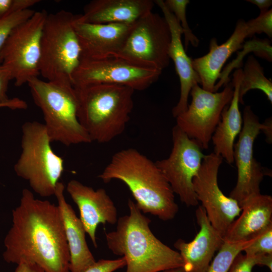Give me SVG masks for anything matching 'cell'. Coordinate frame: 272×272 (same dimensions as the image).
Masks as SVG:
<instances>
[{"mask_svg":"<svg viewBox=\"0 0 272 272\" xmlns=\"http://www.w3.org/2000/svg\"><path fill=\"white\" fill-rule=\"evenodd\" d=\"M8 263L28 261L45 272H70V253L57 206L36 198L28 189L12 211V225L4 239Z\"/></svg>","mask_w":272,"mask_h":272,"instance_id":"1","label":"cell"},{"mask_svg":"<svg viewBox=\"0 0 272 272\" xmlns=\"http://www.w3.org/2000/svg\"><path fill=\"white\" fill-rule=\"evenodd\" d=\"M98 177L105 183L123 182L143 214L167 221L178 211L174 193L156 163L135 149L116 152Z\"/></svg>","mask_w":272,"mask_h":272,"instance_id":"2","label":"cell"},{"mask_svg":"<svg viewBox=\"0 0 272 272\" xmlns=\"http://www.w3.org/2000/svg\"><path fill=\"white\" fill-rule=\"evenodd\" d=\"M129 214L118 219L115 231L105 233L109 249L124 258L125 272H161L183 266L178 251L159 240L150 227L151 220L129 199Z\"/></svg>","mask_w":272,"mask_h":272,"instance_id":"3","label":"cell"},{"mask_svg":"<svg viewBox=\"0 0 272 272\" xmlns=\"http://www.w3.org/2000/svg\"><path fill=\"white\" fill-rule=\"evenodd\" d=\"M75 88L78 119L92 142L107 143L124 132L133 107V89L111 84Z\"/></svg>","mask_w":272,"mask_h":272,"instance_id":"4","label":"cell"},{"mask_svg":"<svg viewBox=\"0 0 272 272\" xmlns=\"http://www.w3.org/2000/svg\"><path fill=\"white\" fill-rule=\"evenodd\" d=\"M35 104L41 109L51 142L66 146L92 142L78 117V99L73 85L40 80L27 83Z\"/></svg>","mask_w":272,"mask_h":272,"instance_id":"5","label":"cell"},{"mask_svg":"<svg viewBox=\"0 0 272 272\" xmlns=\"http://www.w3.org/2000/svg\"><path fill=\"white\" fill-rule=\"evenodd\" d=\"M74 18L75 15L63 10L47 14L41 36L39 63L40 75L47 81L73 85L72 76L81 59Z\"/></svg>","mask_w":272,"mask_h":272,"instance_id":"6","label":"cell"},{"mask_svg":"<svg viewBox=\"0 0 272 272\" xmlns=\"http://www.w3.org/2000/svg\"><path fill=\"white\" fill-rule=\"evenodd\" d=\"M51 143L44 123L28 121L22 125L21 153L14 170L42 197L54 195L64 170L63 159L54 153Z\"/></svg>","mask_w":272,"mask_h":272,"instance_id":"7","label":"cell"},{"mask_svg":"<svg viewBox=\"0 0 272 272\" xmlns=\"http://www.w3.org/2000/svg\"><path fill=\"white\" fill-rule=\"evenodd\" d=\"M47 14L35 11L13 29L0 50L3 65L17 87L40 75L41 39Z\"/></svg>","mask_w":272,"mask_h":272,"instance_id":"8","label":"cell"},{"mask_svg":"<svg viewBox=\"0 0 272 272\" xmlns=\"http://www.w3.org/2000/svg\"><path fill=\"white\" fill-rule=\"evenodd\" d=\"M162 71L117 54L96 59H81L72 76L74 88L97 84L126 86L143 91L157 81Z\"/></svg>","mask_w":272,"mask_h":272,"instance_id":"9","label":"cell"},{"mask_svg":"<svg viewBox=\"0 0 272 272\" xmlns=\"http://www.w3.org/2000/svg\"><path fill=\"white\" fill-rule=\"evenodd\" d=\"M172 134L173 146L169 157L155 163L181 201L187 207L196 206L198 201L192 182L205 155L198 144L177 125L173 127Z\"/></svg>","mask_w":272,"mask_h":272,"instance_id":"10","label":"cell"},{"mask_svg":"<svg viewBox=\"0 0 272 272\" xmlns=\"http://www.w3.org/2000/svg\"><path fill=\"white\" fill-rule=\"evenodd\" d=\"M170 42V30L165 19L152 11L133 23L117 54L162 71L169 64Z\"/></svg>","mask_w":272,"mask_h":272,"instance_id":"11","label":"cell"},{"mask_svg":"<svg viewBox=\"0 0 272 272\" xmlns=\"http://www.w3.org/2000/svg\"><path fill=\"white\" fill-rule=\"evenodd\" d=\"M233 92L232 82H228L220 92H210L198 85L194 86L190 92L191 103L176 117V125L202 149H208L222 112L230 103Z\"/></svg>","mask_w":272,"mask_h":272,"instance_id":"12","label":"cell"},{"mask_svg":"<svg viewBox=\"0 0 272 272\" xmlns=\"http://www.w3.org/2000/svg\"><path fill=\"white\" fill-rule=\"evenodd\" d=\"M250 106L243 111V126L234 146V160L237 168V180L229 196L241 207L248 199L260 193V184L266 171L253 156L256 138L264 128Z\"/></svg>","mask_w":272,"mask_h":272,"instance_id":"13","label":"cell"},{"mask_svg":"<svg viewBox=\"0 0 272 272\" xmlns=\"http://www.w3.org/2000/svg\"><path fill=\"white\" fill-rule=\"evenodd\" d=\"M223 159L214 152L205 155L192 183L196 198L201 202L210 223L224 237L241 209L236 200L226 196L219 186L218 174Z\"/></svg>","mask_w":272,"mask_h":272,"instance_id":"14","label":"cell"},{"mask_svg":"<svg viewBox=\"0 0 272 272\" xmlns=\"http://www.w3.org/2000/svg\"><path fill=\"white\" fill-rule=\"evenodd\" d=\"M66 190L80 211V220L94 246L97 247L96 230L100 224H115L117 222L116 208L103 188L96 190L73 179Z\"/></svg>","mask_w":272,"mask_h":272,"instance_id":"15","label":"cell"},{"mask_svg":"<svg viewBox=\"0 0 272 272\" xmlns=\"http://www.w3.org/2000/svg\"><path fill=\"white\" fill-rule=\"evenodd\" d=\"M133 23H87L78 21L75 15L74 27L81 48V59H96L117 54Z\"/></svg>","mask_w":272,"mask_h":272,"instance_id":"16","label":"cell"},{"mask_svg":"<svg viewBox=\"0 0 272 272\" xmlns=\"http://www.w3.org/2000/svg\"><path fill=\"white\" fill-rule=\"evenodd\" d=\"M199 230L191 241L179 239L174 243L183 261L186 272H206L216 251L224 242V237L210 223L201 206L195 212Z\"/></svg>","mask_w":272,"mask_h":272,"instance_id":"17","label":"cell"},{"mask_svg":"<svg viewBox=\"0 0 272 272\" xmlns=\"http://www.w3.org/2000/svg\"><path fill=\"white\" fill-rule=\"evenodd\" d=\"M253 35L247 22L240 19L234 31L226 42L219 45L216 39L213 38L210 41L209 52L192 59V67L200 78L203 90L215 92L216 82L220 78V72L224 63L234 52L242 47L246 38Z\"/></svg>","mask_w":272,"mask_h":272,"instance_id":"18","label":"cell"},{"mask_svg":"<svg viewBox=\"0 0 272 272\" xmlns=\"http://www.w3.org/2000/svg\"><path fill=\"white\" fill-rule=\"evenodd\" d=\"M154 2L161 9L170 30L171 42L168 55L174 63L180 84L179 99L172 111L173 116L176 118L187 110L190 91L194 86L200 84V80L192 67V59L186 54L183 46L181 35L183 31L179 22L166 7L164 1L156 0Z\"/></svg>","mask_w":272,"mask_h":272,"instance_id":"19","label":"cell"},{"mask_svg":"<svg viewBox=\"0 0 272 272\" xmlns=\"http://www.w3.org/2000/svg\"><path fill=\"white\" fill-rule=\"evenodd\" d=\"M154 4L152 0H93L76 18L91 24L132 23L152 12Z\"/></svg>","mask_w":272,"mask_h":272,"instance_id":"20","label":"cell"},{"mask_svg":"<svg viewBox=\"0 0 272 272\" xmlns=\"http://www.w3.org/2000/svg\"><path fill=\"white\" fill-rule=\"evenodd\" d=\"M64 185L59 182L54 195L57 201L70 253V271L82 272L96 261L86 240V231L80 218L66 201Z\"/></svg>","mask_w":272,"mask_h":272,"instance_id":"21","label":"cell"},{"mask_svg":"<svg viewBox=\"0 0 272 272\" xmlns=\"http://www.w3.org/2000/svg\"><path fill=\"white\" fill-rule=\"evenodd\" d=\"M231 224L224 241L237 243L253 239L272 225V197L261 193L248 199Z\"/></svg>","mask_w":272,"mask_h":272,"instance_id":"22","label":"cell"},{"mask_svg":"<svg viewBox=\"0 0 272 272\" xmlns=\"http://www.w3.org/2000/svg\"><path fill=\"white\" fill-rule=\"evenodd\" d=\"M242 76V70L238 69L233 74V96L229 105L223 109L221 117L211 140L214 146V153L226 160L229 164L234 160V146L236 137L243 126L239 108V91Z\"/></svg>","mask_w":272,"mask_h":272,"instance_id":"23","label":"cell"},{"mask_svg":"<svg viewBox=\"0 0 272 272\" xmlns=\"http://www.w3.org/2000/svg\"><path fill=\"white\" fill-rule=\"evenodd\" d=\"M252 89L262 91L272 103V83L264 75L262 67L255 57L248 56L242 70V76L239 91V102L243 104L244 95Z\"/></svg>","mask_w":272,"mask_h":272,"instance_id":"24","label":"cell"},{"mask_svg":"<svg viewBox=\"0 0 272 272\" xmlns=\"http://www.w3.org/2000/svg\"><path fill=\"white\" fill-rule=\"evenodd\" d=\"M254 239L237 243H230L224 241L206 272H228L236 255L243 252L244 248L250 244Z\"/></svg>","mask_w":272,"mask_h":272,"instance_id":"25","label":"cell"},{"mask_svg":"<svg viewBox=\"0 0 272 272\" xmlns=\"http://www.w3.org/2000/svg\"><path fill=\"white\" fill-rule=\"evenodd\" d=\"M256 265L265 266L272 270V254L247 255L241 252L233 260L228 272H252Z\"/></svg>","mask_w":272,"mask_h":272,"instance_id":"26","label":"cell"},{"mask_svg":"<svg viewBox=\"0 0 272 272\" xmlns=\"http://www.w3.org/2000/svg\"><path fill=\"white\" fill-rule=\"evenodd\" d=\"M164 3L168 9L174 15L183 29L185 38V47L187 48L189 43L197 47L198 39L192 33L186 20V8L188 0H166Z\"/></svg>","mask_w":272,"mask_h":272,"instance_id":"27","label":"cell"},{"mask_svg":"<svg viewBox=\"0 0 272 272\" xmlns=\"http://www.w3.org/2000/svg\"><path fill=\"white\" fill-rule=\"evenodd\" d=\"M35 12L28 9L13 14L0 20V50L13 29L30 18Z\"/></svg>","mask_w":272,"mask_h":272,"instance_id":"28","label":"cell"},{"mask_svg":"<svg viewBox=\"0 0 272 272\" xmlns=\"http://www.w3.org/2000/svg\"><path fill=\"white\" fill-rule=\"evenodd\" d=\"M243 251L247 255L272 254V225L257 236Z\"/></svg>","mask_w":272,"mask_h":272,"instance_id":"29","label":"cell"},{"mask_svg":"<svg viewBox=\"0 0 272 272\" xmlns=\"http://www.w3.org/2000/svg\"><path fill=\"white\" fill-rule=\"evenodd\" d=\"M39 0H0V20L16 13L30 9Z\"/></svg>","mask_w":272,"mask_h":272,"instance_id":"30","label":"cell"},{"mask_svg":"<svg viewBox=\"0 0 272 272\" xmlns=\"http://www.w3.org/2000/svg\"><path fill=\"white\" fill-rule=\"evenodd\" d=\"M253 33H265L269 38H272V10L260 13L257 18L247 22Z\"/></svg>","mask_w":272,"mask_h":272,"instance_id":"31","label":"cell"},{"mask_svg":"<svg viewBox=\"0 0 272 272\" xmlns=\"http://www.w3.org/2000/svg\"><path fill=\"white\" fill-rule=\"evenodd\" d=\"M126 265L124 257L116 259H100L82 272H114Z\"/></svg>","mask_w":272,"mask_h":272,"instance_id":"32","label":"cell"},{"mask_svg":"<svg viewBox=\"0 0 272 272\" xmlns=\"http://www.w3.org/2000/svg\"><path fill=\"white\" fill-rule=\"evenodd\" d=\"M11 78L3 65L2 60L0 57V103H12L18 101L20 98H9L7 91L9 82Z\"/></svg>","mask_w":272,"mask_h":272,"instance_id":"33","label":"cell"},{"mask_svg":"<svg viewBox=\"0 0 272 272\" xmlns=\"http://www.w3.org/2000/svg\"><path fill=\"white\" fill-rule=\"evenodd\" d=\"M14 272H45L35 263L28 261H21L17 264Z\"/></svg>","mask_w":272,"mask_h":272,"instance_id":"34","label":"cell"},{"mask_svg":"<svg viewBox=\"0 0 272 272\" xmlns=\"http://www.w3.org/2000/svg\"><path fill=\"white\" fill-rule=\"evenodd\" d=\"M27 103L20 99L18 101L12 103H0V108L7 107L11 109H25L27 108Z\"/></svg>","mask_w":272,"mask_h":272,"instance_id":"35","label":"cell"},{"mask_svg":"<svg viewBox=\"0 0 272 272\" xmlns=\"http://www.w3.org/2000/svg\"><path fill=\"white\" fill-rule=\"evenodd\" d=\"M246 1L257 6L260 9V13L268 11V9L272 4L271 0H247Z\"/></svg>","mask_w":272,"mask_h":272,"instance_id":"36","label":"cell"},{"mask_svg":"<svg viewBox=\"0 0 272 272\" xmlns=\"http://www.w3.org/2000/svg\"><path fill=\"white\" fill-rule=\"evenodd\" d=\"M265 127L262 131L266 137V140L269 143H271V119L269 118L264 122Z\"/></svg>","mask_w":272,"mask_h":272,"instance_id":"37","label":"cell"},{"mask_svg":"<svg viewBox=\"0 0 272 272\" xmlns=\"http://www.w3.org/2000/svg\"><path fill=\"white\" fill-rule=\"evenodd\" d=\"M161 272H186L183 267L171 268Z\"/></svg>","mask_w":272,"mask_h":272,"instance_id":"38","label":"cell"}]
</instances>
